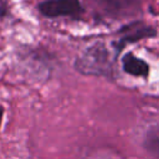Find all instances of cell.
<instances>
[{"mask_svg":"<svg viewBox=\"0 0 159 159\" xmlns=\"http://www.w3.org/2000/svg\"><path fill=\"white\" fill-rule=\"evenodd\" d=\"M75 67L83 75L109 76L112 73V60L108 48L101 42L94 43L76 60Z\"/></svg>","mask_w":159,"mask_h":159,"instance_id":"1","label":"cell"},{"mask_svg":"<svg viewBox=\"0 0 159 159\" xmlns=\"http://www.w3.org/2000/svg\"><path fill=\"white\" fill-rule=\"evenodd\" d=\"M102 12L113 19L134 17L140 12L139 0H98Z\"/></svg>","mask_w":159,"mask_h":159,"instance_id":"2","label":"cell"},{"mask_svg":"<svg viewBox=\"0 0 159 159\" xmlns=\"http://www.w3.org/2000/svg\"><path fill=\"white\" fill-rule=\"evenodd\" d=\"M39 10L43 16H73L82 11L78 0H46L39 5Z\"/></svg>","mask_w":159,"mask_h":159,"instance_id":"3","label":"cell"},{"mask_svg":"<svg viewBox=\"0 0 159 159\" xmlns=\"http://www.w3.org/2000/svg\"><path fill=\"white\" fill-rule=\"evenodd\" d=\"M124 31H127V35L123 36L119 40L118 48L123 47L124 45H127L129 42H135V41H139L142 39L152 37V36L155 35V30L153 27H149V26H138L137 24H134L132 26V30H124Z\"/></svg>","mask_w":159,"mask_h":159,"instance_id":"4","label":"cell"},{"mask_svg":"<svg viewBox=\"0 0 159 159\" xmlns=\"http://www.w3.org/2000/svg\"><path fill=\"white\" fill-rule=\"evenodd\" d=\"M123 68L127 73L133 76H147L149 72V66L145 61L128 53L123 58Z\"/></svg>","mask_w":159,"mask_h":159,"instance_id":"5","label":"cell"},{"mask_svg":"<svg viewBox=\"0 0 159 159\" xmlns=\"http://www.w3.org/2000/svg\"><path fill=\"white\" fill-rule=\"evenodd\" d=\"M144 145L147 150L152 154L159 158V125L153 127L148 130L144 140Z\"/></svg>","mask_w":159,"mask_h":159,"instance_id":"6","label":"cell"},{"mask_svg":"<svg viewBox=\"0 0 159 159\" xmlns=\"http://www.w3.org/2000/svg\"><path fill=\"white\" fill-rule=\"evenodd\" d=\"M1 116H2V108L0 107V122H1Z\"/></svg>","mask_w":159,"mask_h":159,"instance_id":"7","label":"cell"}]
</instances>
